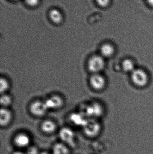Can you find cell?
Listing matches in <instances>:
<instances>
[{"instance_id": "cell-19", "label": "cell", "mask_w": 153, "mask_h": 154, "mask_svg": "<svg viewBox=\"0 0 153 154\" xmlns=\"http://www.w3.org/2000/svg\"><path fill=\"white\" fill-rule=\"evenodd\" d=\"M97 4L102 8L108 7L111 4V0H95Z\"/></svg>"}, {"instance_id": "cell-8", "label": "cell", "mask_w": 153, "mask_h": 154, "mask_svg": "<svg viewBox=\"0 0 153 154\" xmlns=\"http://www.w3.org/2000/svg\"><path fill=\"white\" fill-rule=\"evenodd\" d=\"M44 102L48 109L60 108L63 104V99L60 96L57 95L50 97Z\"/></svg>"}, {"instance_id": "cell-10", "label": "cell", "mask_w": 153, "mask_h": 154, "mask_svg": "<svg viewBox=\"0 0 153 154\" xmlns=\"http://www.w3.org/2000/svg\"><path fill=\"white\" fill-rule=\"evenodd\" d=\"M12 114L6 108H2L0 111V124L1 126L4 127L9 125L11 120Z\"/></svg>"}, {"instance_id": "cell-22", "label": "cell", "mask_w": 153, "mask_h": 154, "mask_svg": "<svg viewBox=\"0 0 153 154\" xmlns=\"http://www.w3.org/2000/svg\"><path fill=\"white\" fill-rule=\"evenodd\" d=\"M146 3L150 7L153 8V0H146Z\"/></svg>"}, {"instance_id": "cell-25", "label": "cell", "mask_w": 153, "mask_h": 154, "mask_svg": "<svg viewBox=\"0 0 153 154\" xmlns=\"http://www.w3.org/2000/svg\"><path fill=\"white\" fill-rule=\"evenodd\" d=\"M12 1H17V0H12Z\"/></svg>"}, {"instance_id": "cell-5", "label": "cell", "mask_w": 153, "mask_h": 154, "mask_svg": "<svg viewBox=\"0 0 153 154\" xmlns=\"http://www.w3.org/2000/svg\"><path fill=\"white\" fill-rule=\"evenodd\" d=\"M59 137L65 143L72 146H75V134L71 128L66 127L62 128L59 132Z\"/></svg>"}, {"instance_id": "cell-2", "label": "cell", "mask_w": 153, "mask_h": 154, "mask_svg": "<svg viewBox=\"0 0 153 154\" xmlns=\"http://www.w3.org/2000/svg\"><path fill=\"white\" fill-rule=\"evenodd\" d=\"M83 127L84 134L89 137L98 135L101 130L100 125L95 119H89Z\"/></svg>"}, {"instance_id": "cell-20", "label": "cell", "mask_w": 153, "mask_h": 154, "mask_svg": "<svg viewBox=\"0 0 153 154\" xmlns=\"http://www.w3.org/2000/svg\"><path fill=\"white\" fill-rule=\"evenodd\" d=\"M27 5L30 7H34L39 4L40 0H24Z\"/></svg>"}, {"instance_id": "cell-4", "label": "cell", "mask_w": 153, "mask_h": 154, "mask_svg": "<svg viewBox=\"0 0 153 154\" xmlns=\"http://www.w3.org/2000/svg\"><path fill=\"white\" fill-rule=\"evenodd\" d=\"M131 79L133 82L138 87H144L148 82V75L141 69H135L132 73Z\"/></svg>"}, {"instance_id": "cell-12", "label": "cell", "mask_w": 153, "mask_h": 154, "mask_svg": "<svg viewBox=\"0 0 153 154\" xmlns=\"http://www.w3.org/2000/svg\"><path fill=\"white\" fill-rule=\"evenodd\" d=\"M70 119L71 121L75 125L83 126L89 118L81 112L80 113H72L70 116Z\"/></svg>"}, {"instance_id": "cell-6", "label": "cell", "mask_w": 153, "mask_h": 154, "mask_svg": "<svg viewBox=\"0 0 153 154\" xmlns=\"http://www.w3.org/2000/svg\"><path fill=\"white\" fill-rule=\"evenodd\" d=\"M29 109L32 115L37 117L44 116L48 110L45 102L40 101H36L31 103Z\"/></svg>"}, {"instance_id": "cell-15", "label": "cell", "mask_w": 153, "mask_h": 154, "mask_svg": "<svg viewBox=\"0 0 153 154\" xmlns=\"http://www.w3.org/2000/svg\"><path fill=\"white\" fill-rule=\"evenodd\" d=\"M53 154H69L68 148L62 143H57L53 146Z\"/></svg>"}, {"instance_id": "cell-16", "label": "cell", "mask_w": 153, "mask_h": 154, "mask_svg": "<svg viewBox=\"0 0 153 154\" xmlns=\"http://www.w3.org/2000/svg\"><path fill=\"white\" fill-rule=\"evenodd\" d=\"M123 69L127 72H133L134 69V64L131 60L126 59L122 63Z\"/></svg>"}, {"instance_id": "cell-21", "label": "cell", "mask_w": 153, "mask_h": 154, "mask_svg": "<svg viewBox=\"0 0 153 154\" xmlns=\"http://www.w3.org/2000/svg\"><path fill=\"white\" fill-rule=\"evenodd\" d=\"M28 154H39L38 153V150L36 147L31 146L29 147L28 150Z\"/></svg>"}, {"instance_id": "cell-24", "label": "cell", "mask_w": 153, "mask_h": 154, "mask_svg": "<svg viewBox=\"0 0 153 154\" xmlns=\"http://www.w3.org/2000/svg\"><path fill=\"white\" fill-rule=\"evenodd\" d=\"M39 154H49L48 153H47V152H43L40 153Z\"/></svg>"}, {"instance_id": "cell-18", "label": "cell", "mask_w": 153, "mask_h": 154, "mask_svg": "<svg viewBox=\"0 0 153 154\" xmlns=\"http://www.w3.org/2000/svg\"><path fill=\"white\" fill-rule=\"evenodd\" d=\"M10 87L9 82L6 79L1 78L0 80V91L1 94H4Z\"/></svg>"}, {"instance_id": "cell-1", "label": "cell", "mask_w": 153, "mask_h": 154, "mask_svg": "<svg viewBox=\"0 0 153 154\" xmlns=\"http://www.w3.org/2000/svg\"><path fill=\"white\" fill-rule=\"evenodd\" d=\"M81 112L88 118L95 119L102 116L103 109L101 105L94 102L84 106Z\"/></svg>"}, {"instance_id": "cell-23", "label": "cell", "mask_w": 153, "mask_h": 154, "mask_svg": "<svg viewBox=\"0 0 153 154\" xmlns=\"http://www.w3.org/2000/svg\"><path fill=\"white\" fill-rule=\"evenodd\" d=\"M13 154H25L23 153L22 152H15L13 153Z\"/></svg>"}, {"instance_id": "cell-7", "label": "cell", "mask_w": 153, "mask_h": 154, "mask_svg": "<svg viewBox=\"0 0 153 154\" xmlns=\"http://www.w3.org/2000/svg\"><path fill=\"white\" fill-rule=\"evenodd\" d=\"M90 83L94 89L101 90L105 87L106 80L105 78L99 74H93L90 79Z\"/></svg>"}, {"instance_id": "cell-9", "label": "cell", "mask_w": 153, "mask_h": 154, "mask_svg": "<svg viewBox=\"0 0 153 154\" xmlns=\"http://www.w3.org/2000/svg\"><path fill=\"white\" fill-rule=\"evenodd\" d=\"M14 142L18 147L24 148L28 146L30 143V138L28 135L21 133L15 136Z\"/></svg>"}, {"instance_id": "cell-13", "label": "cell", "mask_w": 153, "mask_h": 154, "mask_svg": "<svg viewBox=\"0 0 153 154\" xmlns=\"http://www.w3.org/2000/svg\"><path fill=\"white\" fill-rule=\"evenodd\" d=\"M41 129L44 133L48 134H51L55 131L56 125L52 120H45L41 124Z\"/></svg>"}, {"instance_id": "cell-3", "label": "cell", "mask_w": 153, "mask_h": 154, "mask_svg": "<svg viewBox=\"0 0 153 154\" xmlns=\"http://www.w3.org/2000/svg\"><path fill=\"white\" fill-rule=\"evenodd\" d=\"M104 66L105 61L101 56H93L88 61V69L93 74H99L104 69Z\"/></svg>"}, {"instance_id": "cell-17", "label": "cell", "mask_w": 153, "mask_h": 154, "mask_svg": "<svg viewBox=\"0 0 153 154\" xmlns=\"http://www.w3.org/2000/svg\"><path fill=\"white\" fill-rule=\"evenodd\" d=\"M12 102V99L11 97L9 95L4 94H1L0 99V103L3 107L8 106L10 105Z\"/></svg>"}, {"instance_id": "cell-11", "label": "cell", "mask_w": 153, "mask_h": 154, "mask_svg": "<svg viewBox=\"0 0 153 154\" xmlns=\"http://www.w3.org/2000/svg\"><path fill=\"white\" fill-rule=\"evenodd\" d=\"M49 17L51 21L55 24H59L63 20V15L58 9L54 8L49 13Z\"/></svg>"}, {"instance_id": "cell-14", "label": "cell", "mask_w": 153, "mask_h": 154, "mask_svg": "<svg viewBox=\"0 0 153 154\" xmlns=\"http://www.w3.org/2000/svg\"><path fill=\"white\" fill-rule=\"evenodd\" d=\"M101 53L103 57H109L114 54L115 49L111 44L105 43L102 46L100 49Z\"/></svg>"}]
</instances>
